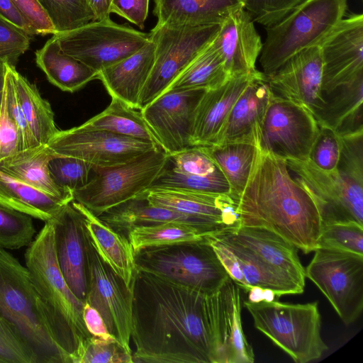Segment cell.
<instances>
[{"mask_svg":"<svg viewBox=\"0 0 363 363\" xmlns=\"http://www.w3.org/2000/svg\"><path fill=\"white\" fill-rule=\"evenodd\" d=\"M131 337L134 362L218 363L216 294L135 269Z\"/></svg>","mask_w":363,"mask_h":363,"instance_id":"1","label":"cell"},{"mask_svg":"<svg viewBox=\"0 0 363 363\" xmlns=\"http://www.w3.org/2000/svg\"><path fill=\"white\" fill-rule=\"evenodd\" d=\"M237 203L239 227L269 230L305 254L318 247L323 227L318 210L286 160L259 149Z\"/></svg>","mask_w":363,"mask_h":363,"instance_id":"2","label":"cell"},{"mask_svg":"<svg viewBox=\"0 0 363 363\" xmlns=\"http://www.w3.org/2000/svg\"><path fill=\"white\" fill-rule=\"evenodd\" d=\"M24 257L54 340L73 363L79 347L91 335L83 318L85 303L73 294L60 269L50 220L27 247Z\"/></svg>","mask_w":363,"mask_h":363,"instance_id":"3","label":"cell"},{"mask_svg":"<svg viewBox=\"0 0 363 363\" xmlns=\"http://www.w3.org/2000/svg\"><path fill=\"white\" fill-rule=\"evenodd\" d=\"M0 315L26 341L38 363H71L54 340L28 269L1 247Z\"/></svg>","mask_w":363,"mask_h":363,"instance_id":"4","label":"cell"},{"mask_svg":"<svg viewBox=\"0 0 363 363\" xmlns=\"http://www.w3.org/2000/svg\"><path fill=\"white\" fill-rule=\"evenodd\" d=\"M347 0H303L278 21L266 27L259 55L269 77L299 51L318 45L345 16Z\"/></svg>","mask_w":363,"mask_h":363,"instance_id":"5","label":"cell"},{"mask_svg":"<svg viewBox=\"0 0 363 363\" xmlns=\"http://www.w3.org/2000/svg\"><path fill=\"white\" fill-rule=\"evenodd\" d=\"M255 327L297 363L321 357L328 347L321 337L317 301L286 303L274 300L246 301Z\"/></svg>","mask_w":363,"mask_h":363,"instance_id":"6","label":"cell"},{"mask_svg":"<svg viewBox=\"0 0 363 363\" xmlns=\"http://www.w3.org/2000/svg\"><path fill=\"white\" fill-rule=\"evenodd\" d=\"M135 269L204 294L217 292L230 277L208 237L135 251Z\"/></svg>","mask_w":363,"mask_h":363,"instance_id":"7","label":"cell"},{"mask_svg":"<svg viewBox=\"0 0 363 363\" xmlns=\"http://www.w3.org/2000/svg\"><path fill=\"white\" fill-rule=\"evenodd\" d=\"M220 24L199 26L159 24L151 30L154 65L139 98V109L164 92L175 78L213 40Z\"/></svg>","mask_w":363,"mask_h":363,"instance_id":"8","label":"cell"},{"mask_svg":"<svg viewBox=\"0 0 363 363\" xmlns=\"http://www.w3.org/2000/svg\"><path fill=\"white\" fill-rule=\"evenodd\" d=\"M167 157L162 148H155L123 164L96 167L93 178L73 192L74 200L99 216L149 188Z\"/></svg>","mask_w":363,"mask_h":363,"instance_id":"9","label":"cell"},{"mask_svg":"<svg viewBox=\"0 0 363 363\" xmlns=\"http://www.w3.org/2000/svg\"><path fill=\"white\" fill-rule=\"evenodd\" d=\"M286 162L294 179L315 202L323 225L351 223L363 226V182L337 169L323 171L308 160Z\"/></svg>","mask_w":363,"mask_h":363,"instance_id":"10","label":"cell"},{"mask_svg":"<svg viewBox=\"0 0 363 363\" xmlns=\"http://www.w3.org/2000/svg\"><path fill=\"white\" fill-rule=\"evenodd\" d=\"M305 269L346 325L354 322L363 309V255L318 247Z\"/></svg>","mask_w":363,"mask_h":363,"instance_id":"11","label":"cell"},{"mask_svg":"<svg viewBox=\"0 0 363 363\" xmlns=\"http://www.w3.org/2000/svg\"><path fill=\"white\" fill-rule=\"evenodd\" d=\"M53 35L65 53L96 72L130 56L150 41L149 34L117 24L111 18Z\"/></svg>","mask_w":363,"mask_h":363,"instance_id":"12","label":"cell"},{"mask_svg":"<svg viewBox=\"0 0 363 363\" xmlns=\"http://www.w3.org/2000/svg\"><path fill=\"white\" fill-rule=\"evenodd\" d=\"M318 131L319 124L308 108L272 94L258 148L286 160H307Z\"/></svg>","mask_w":363,"mask_h":363,"instance_id":"13","label":"cell"},{"mask_svg":"<svg viewBox=\"0 0 363 363\" xmlns=\"http://www.w3.org/2000/svg\"><path fill=\"white\" fill-rule=\"evenodd\" d=\"M86 254V302L99 313L110 334L126 351L133 353L130 347L133 305L131 289L101 259L89 235Z\"/></svg>","mask_w":363,"mask_h":363,"instance_id":"14","label":"cell"},{"mask_svg":"<svg viewBox=\"0 0 363 363\" xmlns=\"http://www.w3.org/2000/svg\"><path fill=\"white\" fill-rule=\"evenodd\" d=\"M47 145L55 155L76 157L101 168L123 164L155 148H162L150 141L77 127L59 130Z\"/></svg>","mask_w":363,"mask_h":363,"instance_id":"15","label":"cell"},{"mask_svg":"<svg viewBox=\"0 0 363 363\" xmlns=\"http://www.w3.org/2000/svg\"><path fill=\"white\" fill-rule=\"evenodd\" d=\"M208 238L229 277L245 291L258 288L276 296L303 292L305 286L274 269L226 233Z\"/></svg>","mask_w":363,"mask_h":363,"instance_id":"16","label":"cell"},{"mask_svg":"<svg viewBox=\"0 0 363 363\" xmlns=\"http://www.w3.org/2000/svg\"><path fill=\"white\" fill-rule=\"evenodd\" d=\"M325 95L363 74V15L345 16L318 45Z\"/></svg>","mask_w":363,"mask_h":363,"instance_id":"17","label":"cell"},{"mask_svg":"<svg viewBox=\"0 0 363 363\" xmlns=\"http://www.w3.org/2000/svg\"><path fill=\"white\" fill-rule=\"evenodd\" d=\"M205 91L200 89L166 90L140 110L167 155L191 147L193 115Z\"/></svg>","mask_w":363,"mask_h":363,"instance_id":"18","label":"cell"},{"mask_svg":"<svg viewBox=\"0 0 363 363\" xmlns=\"http://www.w3.org/2000/svg\"><path fill=\"white\" fill-rule=\"evenodd\" d=\"M72 201L65 204L50 220L53 225L55 254L61 273L73 294L85 303L89 234L84 217Z\"/></svg>","mask_w":363,"mask_h":363,"instance_id":"19","label":"cell"},{"mask_svg":"<svg viewBox=\"0 0 363 363\" xmlns=\"http://www.w3.org/2000/svg\"><path fill=\"white\" fill-rule=\"evenodd\" d=\"M322 72L321 52L318 45L296 53L267 79L274 95L306 107L315 118L325 103Z\"/></svg>","mask_w":363,"mask_h":363,"instance_id":"20","label":"cell"},{"mask_svg":"<svg viewBox=\"0 0 363 363\" xmlns=\"http://www.w3.org/2000/svg\"><path fill=\"white\" fill-rule=\"evenodd\" d=\"M143 194L148 202L213 223L225 233L240 225L238 203L228 194L169 188H148Z\"/></svg>","mask_w":363,"mask_h":363,"instance_id":"21","label":"cell"},{"mask_svg":"<svg viewBox=\"0 0 363 363\" xmlns=\"http://www.w3.org/2000/svg\"><path fill=\"white\" fill-rule=\"evenodd\" d=\"M254 23L245 8H239L220 23L212 41L230 78L258 71L256 62L263 43Z\"/></svg>","mask_w":363,"mask_h":363,"instance_id":"22","label":"cell"},{"mask_svg":"<svg viewBox=\"0 0 363 363\" xmlns=\"http://www.w3.org/2000/svg\"><path fill=\"white\" fill-rule=\"evenodd\" d=\"M272 94L267 77L259 71L234 103L215 145L246 143L259 147L262 122Z\"/></svg>","mask_w":363,"mask_h":363,"instance_id":"23","label":"cell"},{"mask_svg":"<svg viewBox=\"0 0 363 363\" xmlns=\"http://www.w3.org/2000/svg\"><path fill=\"white\" fill-rule=\"evenodd\" d=\"M216 297L218 363H253V350L242 327L240 287L229 277Z\"/></svg>","mask_w":363,"mask_h":363,"instance_id":"24","label":"cell"},{"mask_svg":"<svg viewBox=\"0 0 363 363\" xmlns=\"http://www.w3.org/2000/svg\"><path fill=\"white\" fill-rule=\"evenodd\" d=\"M258 72L231 77L221 86L204 91L193 115L191 147L216 143L234 103Z\"/></svg>","mask_w":363,"mask_h":363,"instance_id":"25","label":"cell"},{"mask_svg":"<svg viewBox=\"0 0 363 363\" xmlns=\"http://www.w3.org/2000/svg\"><path fill=\"white\" fill-rule=\"evenodd\" d=\"M98 217L126 236L128 231L133 228L169 222L191 225L209 236L225 233L220 227L204 220L150 203L143 191Z\"/></svg>","mask_w":363,"mask_h":363,"instance_id":"26","label":"cell"},{"mask_svg":"<svg viewBox=\"0 0 363 363\" xmlns=\"http://www.w3.org/2000/svg\"><path fill=\"white\" fill-rule=\"evenodd\" d=\"M155 50V45L150 39L133 54L99 71L97 79L111 98L139 109L140 95L154 65Z\"/></svg>","mask_w":363,"mask_h":363,"instance_id":"27","label":"cell"},{"mask_svg":"<svg viewBox=\"0 0 363 363\" xmlns=\"http://www.w3.org/2000/svg\"><path fill=\"white\" fill-rule=\"evenodd\" d=\"M226 234L274 269L305 286V269L298 256V249L279 235L264 228L247 226L239 227Z\"/></svg>","mask_w":363,"mask_h":363,"instance_id":"28","label":"cell"},{"mask_svg":"<svg viewBox=\"0 0 363 363\" xmlns=\"http://www.w3.org/2000/svg\"><path fill=\"white\" fill-rule=\"evenodd\" d=\"M74 206L83 214L91 242L101 259L130 288L135 270V250L128 237L117 232L81 203Z\"/></svg>","mask_w":363,"mask_h":363,"instance_id":"29","label":"cell"},{"mask_svg":"<svg viewBox=\"0 0 363 363\" xmlns=\"http://www.w3.org/2000/svg\"><path fill=\"white\" fill-rule=\"evenodd\" d=\"M243 0H155L159 24L199 26L220 24Z\"/></svg>","mask_w":363,"mask_h":363,"instance_id":"30","label":"cell"},{"mask_svg":"<svg viewBox=\"0 0 363 363\" xmlns=\"http://www.w3.org/2000/svg\"><path fill=\"white\" fill-rule=\"evenodd\" d=\"M323 97L325 105L315 116L319 125L340 136L363 131V74Z\"/></svg>","mask_w":363,"mask_h":363,"instance_id":"31","label":"cell"},{"mask_svg":"<svg viewBox=\"0 0 363 363\" xmlns=\"http://www.w3.org/2000/svg\"><path fill=\"white\" fill-rule=\"evenodd\" d=\"M55 155L47 145L21 150L0 162L7 175L67 202L74 200L72 191L59 186L52 179L49 161Z\"/></svg>","mask_w":363,"mask_h":363,"instance_id":"32","label":"cell"},{"mask_svg":"<svg viewBox=\"0 0 363 363\" xmlns=\"http://www.w3.org/2000/svg\"><path fill=\"white\" fill-rule=\"evenodd\" d=\"M35 54L36 64L48 81L62 91L74 92L97 79L98 72L65 53L54 35Z\"/></svg>","mask_w":363,"mask_h":363,"instance_id":"33","label":"cell"},{"mask_svg":"<svg viewBox=\"0 0 363 363\" xmlns=\"http://www.w3.org/2000/svg\"><path fill=\"white\" fill-rule=\"evenodd\" d=\"M68 203L13 179L0 170V206L47 222Z\"/></svg>","mask_w":363,"mask_h":363,"instance_id":"34","label":"cell"},{"mask_svg":"<svg viewBox=\"0 0 363 363\" xmlns=\"http://www.w3.org/2000/svg\"><path fill=\"white\" fill-rule=\"evenodd\" d=\"M201 147L225 177L230 195L237 202L250 176L258 147L246 143Z\"/></svg>","mask_w":363,"mask_h":363,"instance_id":"35","label":"cell"},{"mask_svg":"<svg viewBox=\"0 0 363 363\" xmlns=\"http://www.w3.org/2000/svg\"><path fill=\"white\" fill-rule=\"evenodd\" d=\"M11 72L23 114L37 142L48 145L60 130L57 128L54 113L50 103L43 99L36 85L21 74L10 65Z\"/></svg>","mask_w":363,"mask_h":363,"instance_id":"36","label":"cell"},{"mask_svg":"<svg viewBox=\"0 0 363 363\" xmlns=\"http://www.w3.org/2000/svg\"><path fill=\"white\" fill-rule=\"evenodd\" d=\"M77 127L81 130H105L147 140L162 147L145 121L141 111H136L135 108L116 98H112L111 104L101 113Z\"/></svg>","mask_w":363,"mask_h":363,"instance_id":"37","label":"cell"},{"mask_svg":"<svg viewBox=\"0 0 363 363\" xmlns=\"http://www.w3.org/2000/svg\"><path fill=\"white\" fill-rule=\"evenodd\" d=\"M230 78L222 57L211 42L175 78L167 90H208L221 86Z\"/></svg>","mask_w":363,"mask_h":363,"instance_id":"38","label":"cell"},{"mask_svg":"<svg viewBox=\"0 0 363 363\" xmlns=\"http://www.w3.org/2000/svg\"><path fill=\"white\" fill-rule=\"evenodd\" d=\"M127 237L137 251L149 247L200 240L210 236L191 225L169 222L133 228L128 231Z\"/></svg>","mask_w":363,"mask_h":363,"instance_id":"39","label":"cell"},{"mask_svg":"<svg viewBox=\"0 0 363 363\" xmlns=\"http://www.w3.org/2000/svg\"><path fill=\"white\" fill-rule=\"evenodd\" d=\"M156 187L230 194L228 182L220 170L206 176L185 174L174 171L166 163L149 188Z\"/></svg>","mask_w":363,"mask_h":363,"instance_id":"40","label":"cell"},{"mask_svg":"<svg viewBox=\"0 0 363 363\" xmlns=\"http://www.w3.org/2000/svg\"><path fill=\"white\" fill-rule=\"evenodd\" d=\"M57 32L72 30L96 21L87 0H38Z\"/></svg>","mask_w":363,"mask_h":363,"instance_id":"41","label":"cell"},{"mask_svg":"<svg viewBox=\"0 0 363 363\" xmlns=\"http://www.w3.org/2000/svg\"><path fill=\"white\" fill-rule=\"evenodd\" d=\"M36 230L32 217L18 211L0 206V247L18 250L28 247Z\"/></svg>","mask_w":363,"mask_h":363,"instance_id":"42","label":"cell"},{"mask_svg":"<svg viewBox=\"0 0 363 363\" xmlns=\"http://www.w3.org/2000/svg\"><path fill=\"white\" fill-rule=\"evenodd\" d=\"M95 166L80 159L55 155L48 168L53 181L72 193L84 186L94 176Z\"/></svg>","mask_w":363,"mask_h":363,"instance_id":"43","label":"cell"},{"mask_svg":"<svg viewBox=\"0 0 363 363\" xmlns=\"http://www.w3.org/2000/svg\"><path fill=\"white\" fill-rule=\"evenodd\" d=\"M133 353L118 340H104L90 337L79 347L73 363H133Z\"/></svg>","mask_w":363,"mask_h":363,"instance_id":"44","label":"cell"},{"mask_svg":"<svg viewBox=\"0 0 363 363\" xmlns=\"http://www.w3.org/2000/svg\"><path fill=\"white\" fill-rule=\"evenodd\" d=\"M318 247L363 255V226L351 223L323 225Z\"/></svg>","mask_w":363,"mask_h":363,"instance_id":"45","label":"cell"},{"mask_svg":"<svg viewBox=\"0 0 363 363\" xmlns=\"http://www.w3.org/2000/svg\"><path fill=\"white\" fill-rule=\"evenodd\" d=\"M341 147L340 136L332 128L319 125L308 160L323 171H335L337 169Z\"/></svg>","mask_w":363,"mask_h":363,"instance_id":"46","label":"cell"},{"mask_svg":"<svg viewBox=\"0 0 363 363\" xmlns=\"http://www.w3.org/2000/svg\"><path fill=\"white\" fill-rule=\"evenodd\" d=\"M0 363H38L36 354L26 341L1 315Z\"/></svg>","mask_w":363,"mask_h":363,"instance_id":"47","label":"cell"},{"mask_svg":"<svg viewBox=\"0 0 363 363\" xmlns=\"http://www.w3.org/2000/svg\"><path fill=\"white\" fill-rule=\"evenodd\" d=\"M166 164L174 171L185 174L206 176L220 170L201 146H192L168 155Z\"/></svg>","mask_w":363,"mask_h":363,"instance_id":"48","label":"cell"},{"mask_svg":"<svg viewBox=\"0 0 363 363\" xmlns=\"http://www.w3.org/2000/svg\"><path fill=\"white\" fill-rule=\"evenodd\" d=\"M4 96L9 113L18 130L19 151L40 145L33 136L18 101L9 63L5 77Z\"/></svg>","mask_w":363,"mask_h":363,"instance_id":"49","label":"cell"},{"mask_svg":"<svg viewBox=\"0 0 363 363\" xmlns=\"http://www.w3.org/2000/svg\"><path fill=\"white\" fill-rule=\"evenodd\" d=\"M340 138L342 147L337 169L363 182V131Z\"/></svg>","mask_w":363,"mask_h":363,"instance_id":"50","label":"cell"},{"mask_svg":"<svg viewBox=\"0 0 363 363\" xmlns=\"http://www.w3.org/2000/svg\"><path fill=\"white\" fill-rule=\"evenodd\" d=\"M303 0H244V8L254 22L264 26L289 13Z\"/></svg>","mask_w":363,"mask_h":363,"instance_id":"51","label":"cell"},{"mask_svg":"<svg viewBox=\"0 0 363 363\" xmlns=\"http://www.w3.org/2000/svg\"><path fill=\"white\" fill-rule=\"evenodd\" d=\"M28 33L0 18V62L13 66L30 46Z\"/></svg>","mask_w":363,"mask_h":363,"instance_id":"52","label":"cell"},{"mask_svg":"<svg viewBox=\"0 0 363 363\" xmlns=\"http://www.w3.org/2000/svg\"><path fill=\"white\" fill-rule=\"evenodd\" d=\"M21 16L35 35L57 33L53 24L38 0H12Z\"/></svg>","mask_w":363,"mask_h":363,"instance_id":"53","label":"cell"},{"mask_svg":"<svg viewBox=\"0 0 363 363\" xmlns=\"http://www.w3.org/2000/svg\"><path fill=\"white\" fill-rule=\"evenodd\" d=\"M19 151V133L3 94L0 113V162Z\"/></svg>","mask_w":363,"mask_h":363,"instance_id":"54","label":"cell"},{"mask_svg":"<svg viewBox=\"0 0 363 363\" xmlns=\"http://www.w3.org/2000/svg\"><path fill=\"white\" fill-rule=\"evenodd\" d=\"M149 0H111L110 11L143 29L147 19Z\"/></svg>","mask_w":363,"mask_h":363,"instance_id":"55","label":"cell"},{"mask_svg":"<svg viewBox=\"0 0 363 363\" xmlns=\"http://www.w3.org/2000/svg\"><path fill=\"white\" fill-rule=\"evenodd\" d=\"M83 318L86 328L91 336L104 340H117L108 332L99 313L86 302L83 308Z\"/></svg>","mask_w":363,"mask_h":363,"instance_id":"56","label":"cell"},{"mask_svg":"<svg viewBox=\"0 0 363 363\" xmlns=\"http://www.w3.org/2000/svg\"><path fill=\"white\" fill-rule=\"evenodd\" d=\"M0 18L21 29L29 35H35L12 0H0Z\"/></svg>","mask_w":363,"mask_h":363,"instance_id":"57","label":"cell"},{"mask_svg":"<svg viewBox=\"0 0 363 363\" xmlns=\"http://www.w3.org/2000/svg\"><path fill=\"white\" fill-rule=\"evenodd\" d=\"M97 20L110 19L111 0H87Z\"/></svg>","mask_w":363,"mask_h":363,"instance_id":"58","label":"cell"},{"mask_svg":"<svg viewBox=\"0 0 363 363\" xmlns=\"http://www.w3.org/2000/svg\"><path fill=\"white\" fill-rule=\"evenodd\" d=\"M7 69V62H0V113L2 106L5 77Z\"/></svg>","mask_w":363,"mask_h":363,"instance_id":"59","label":"cell"},{"mask_svg":"<svg viewBox=\"0 0 363 363\" xmlns=\"http://www.w3.org/2000/svg\"><path fill=\"white\" fill-rule=\"evenodd\" d=\"M244 1V0H243Z\"/></svg>","mask_w":363,"mask_h":363,"instance_id":"60","label":"cell"}]
</instances>
